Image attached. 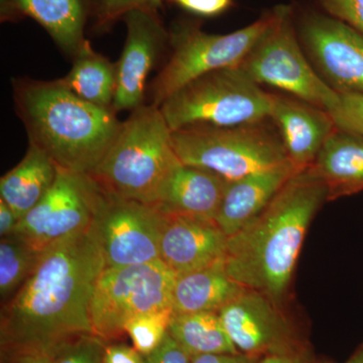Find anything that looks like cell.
<instances>
[{"label":"cell","mask_w":363,"mask_h":363,"mask_svg":"<svg viewBox=\"0 0 363 363\" xmlns=\"http://www.w3.org/2000/svg\"><path fill=\"white\" fill-rule=\"evenodd\" d=\"M105 260L94 224L45 248L20 290L1 304L0 350L51 353L93 334L90 302Z\"/></svg>","instance_id":"1"},{"label":"cell","mask_w":363,"mask_h":363,"mask_svg":"<svg viewBox=\"0 0 363 363\" xmlns=\"http://www.w3.org/2000/svg\"><path fill=\"white\" fill-rule=\"evenodd\" d=\"M329 188L309 169L290 179L247 225L228 238L227 274L281 306L290 288L306 233Z\"/></svg>","instance_id":"2"},{"label":"cell","mask_w":363,"mask_h":363,"mask_svg":"<svg viewBox=\"0 0 363 363\" xmlns=\"http://www.w3.org/2000/svg\"><path fill=\"white\" fill-rule=\"evenodd\" d=\"M13 99L28 143L74 173L96 168L123 123L112 109L85 101L60 80H14Z\"/></svg>","instance_id":"3"},{"label":"cell","mask_w":363,"mask_h":363,"mask_svg":"<svg viewBox=\"0 0 363 363\" xmlns=\"http://www.w3.org/2000/svg\"><path fill=\"white\" fill-rule=\"evenodd\" d=\"M180 162L161 109L143 104L121 123L104 159L89 176L106 194L154 206Z\"/></svg>","instance_id":"4"},{"label":"cell","mask_w":363,"mask_h":363,"mask_svg":"<svg viewBox=\"0 0 363 363\" xmlns=\"http://www.w3.org/2000/svg\"><path fill=\"white\" fill-rule=\"evenodd\" d=\"M182 164L209 169L227 181L291 162L271 119L233 126L192 125L172 131Z\"/></svg>","instance_id":"5"},{"label":"cell","mask_w":363,"mask_h":363,"mask_svg":"<svg viewBox=\"0 0 363 363\" xmlns=\"http://www.w3.org/2000/svg\"><path fill=\"white\" fill-rule=\"evenodd\" d=\"M279 6L252 23L225 35L209 33L198 21L181 20L169 30L172 55L152 84V104L160 107L191 81L209 72L240 66L278 18Z\"/></svg>","instance_id":"6"},{"label":"cell","mask_w":363,"mask_h":363,"mask_svg":"<svg viewBox=\"0 0 363 363\" xmlns=\"http://www.w3.org/2000/svg\"><path fill=\"white\" fill-rule=\"evenodd\" d=\"M271 93L240 66L191 81L160 106L171 130L192 125L233 126L269 118Z\"/></svg>","instance_id":"7"},{"label":"cell","mask_w":363,"mask_h":363,"mask_svg":"<svg viewBox=\"0 0 363 363\" xmlns=\"http://www.w3.org/2000/svg\"><path fill=\"white\" fill-rule=\"evenodd\" d=\"M176 278L162 259L135 266L105 267L91 297L93 334L111 343L125 334L124 326L133 318L173 308Z\"/></svg>","instance_id":"8"},{"label":"cell","mask_w":363,"mask_h":363,"mask_svg":"<svg viewBox=\"0 0 363 363\" xmlns=\"http://www.w3.org/2000/svg\"><path fill=\"white\" fill-rule=\"evenodd\" d=\"M240 67L257 84L285 91L326 111L338 98V92L320 77L305 54L291 6H279L278 18L253 45Z\"/></svg>","instance_id":"9"},{"label":"cell","mask_w":363,"mask_h":363,"mask_svg":"<svg viewBox=\"0 0 363 363\" xmlns=\"http://www.w3.org/2000/svg\"><path fill=\"white\" fill-rule=\"evenodd\" d=\"M167 218V215L150 205L102 191L93 224L105 267L135 266L161 259Z\"/></svg>","instance_id":"10"},{"label":"cell","mask_w":363,"mask_h":363,"mask_svg":"<svg viewBox=\"0 0 363 363\" xmlns=\"http://www.w3.org/2000/svg\"><path fill=\"white\" fill-rule=\"evenodd\" d=\"M101 196V189L89 175L58 168L52 187L13 233L45 250L91 226Z\"/></svg>","instance_id":"11"},{"label":"cell","mask_w":363,"mask_h":363,"mask_svg":"<svg viewBox=\"0 0 363 363\" xmlns=\"http://www.w3.org/2000/svg\"><path fill=\"white\" fill-rule=\"evenodd\" d=\"M312 66L338 93L363 94V35L325 13L307 11L296 21Z\"/></svg>","instance_id":"12"},{"label":"cell","mask_w":363,"mask_h":363,"mask_svg":"<svg viewBox=\"0 0 363 363\" xmlns=\"http://www.w3.org/2000/svg\"><path fill=\"white\" fill-rule=\"evenodd\" d=\"M235 347L252 357L310 350L281 306L257 291L245 289L218 311Z\"/></svg>","instance_id":"13"},{"label":"cell","mask_w":363,"mask_h":363,"mask_svg":"<svg viewBox=\"0 0 363 363\" xmlns=\"http://www.w3.org/2000/svg\"><path fill=\"white\" fill-rule=\"evenodd\" d=\"M126 39L116 64V90L112 111H135L143 105L147 76L169 42L159 11L136 9L123 18Z\"/></svg>","instance_id":"14"},{"label":"cell","mask_w":363,"mask_h":363,"mask_svg":"<svg viewBox=\"0 0 363 363\" xmlns=\"http://www.w3.org/2000/svg\"><path fill=\"white\" fill-rule=\"evenodd\" d=\"M167 216L161 259L176 276L225 259L228 238L214 219L188 215Z\"/></svg>","instance_id":"15"},{"label":"cell","mask_w":363,"mask_h":363,"mask_svg":"<svg viewBox=\"0 0 363 363\" xmlns=\"http://www.w3.org/2000/svg\"><path fill=\"white\" fill-rule=\"evenodd\" d=\"M269 118L281 135L289 160L301 171L312 166L336 128L325 109L294 96L272 94Z\"/></svg>","instance_id":"16"},{"label":"cell","mask_w":363,"mask_h":363,"mask_svg":"<svg viewBox=\"0 0 363 363\" xmlns=\"http://www.w3.org/2000/svg\"><path fill=\"white\" fill-rule=\"evenodd\" d=\"M99 0H0L1 23L32 18L57 45L75 57L85 43V26Z\"/></svg>","instance_id":"17"},{"label":"cell","mask_w":363,"mask_h":363,"mask_svg":"<svg viewBox=\"0 0 363 363\" xmlns=\"http://www.w3.org/2000/svg\"><path fill=\"white\" fill-rule=\"evenodd\" d=\"M304 171V169H303ZM301 172L292 162L228 181L214 220L227 238L247 225L269 205L284 185Z\"/></svg>","instance_id":"18"},{"label":"cell","mask_w":363,"mask_h":363,"mask_svg":"<svg viewBox=\"0 0 363 363\" xmlns=\"http://www.w3.org/2000/svg\"><path fill=\"white\" fill-rule=\"evenodd\" d=\"M227 183L228 181L214 172L180 162L152 207L169 216L188 215L214 219Z\"/></svg>","instance_id":"19"},{"label":"cell","mask_w":363,"mask_h":363,"mask_svg":"<svg viewBox=\"0 0 363 363\" xmlns=\"http://www.w3.org/2000/svg\"><path fill=\"white\" fill-rule=\"evenodd\" d=\"M329 188V200L363 190V138L336 128L308 168Z\"/></svg>","instance_id":"20"},{"label":"cell","mask_w":363,"mask_h":363,"mask_svg":"<svg viewBox=\"0 0 363 363\" xmlns=\"http://www.w3.org/2000/svg\"><path fill=\"white\" fill-rule=\"evenodd\" d=\"M245 288L229 277L224 260L177 276L172 297L175 314L218 312Z\"/></svg>","instance_id":"21"},{"label":"cell","mask_w":363,"mask_h":363,"mask_svg":"<svg viewBox=\"0 0 363 363\" xmlns=\"http://www.w3.org/2000/svg\"><path fill=\"white\" fill-rule=\"evenodd\" d=\"M58 173L51 157L28 143L25 157L0 180V199L23 218L47 194Z\"/></svg>","instance_id":"22"},{"label":"cell","mask_w":363,"mask_h":363,"mask_svg":"<svg viewBox=\"0 0 363 363\" xmlns=\"http://www.w3.org/2000/svg\"><path fill=\"white\" fill-rule=\"evenodd\" d=\"M59 80L85 101L112 109L116 90V65L95 52L87 40L74 57L70 72Z\"/></svg>","instance_id":"23"},{"label":"cell","mask_w":363,"mask_h":363,"mask_svg":"<svg viewBox=\"0 0 363 363\" xmlns=\"http://www.w3.org/2000/svg\"><path fill=\"white\" fill-rule=\"evenodd\" d=\"M169 333L192 358L240 352L227 334L218 312L174 313Z\"/></svg>","instance_id":"24"},{"label":"cell","mask_w":363,"mask_h":363,"mask_svg":"<svg viewBox=\"0 0 363 363\" xmlns=\"http://www.w3.org/2000/svg\"><path fill=\"white\" fill-rule=\"evenodd\" d=\"M45 250L28 242L18 234L0 240V298L7 302L20 290L40 262Z\"/></svg>","instance_id":"25"},{"label":"cell","mask_w":363,"mask_h":363,"mask_svg":"<svg viewBox=\"0 0 363 363\" xmlns=\"http://www.w3.org/2000/svg\"><path fill=\"white\" fill-rule=\"evenodd\" d=\"M173 315V308L138 315L125 324L124 332L130 336L133 347L145 357L154 352L164 341Z\"/></svg>","instance_id":"26"},{"label":"cell","mask_w":363,"mask_h":363,"mask_svg":"<svg viewBox=\"0 0 363 363\" xmlns=\"http://www.w3.org/2000/svg\"><path fill=\"white\" fill-rule=\"evenodd\" d=\"M106 344L94 334H83L52 351V363H104Z\"/></svg>","instance_id":"27"},{"label":"cell","mask_w":363,"mask_h":363,"mask_svg":"<svg viewBox=\"0 0 363 363\" xmlns=\"http://www.w3.org/2000/svg\"><path fill=\"white\" fill-rule=\"evenodd\" d=\"M327 112L339 130L363 138V94L338 93L337 100Z\"/></svg>","instance_id":"28"},{"label":"cell","mask_w":363,"mask_h":363,"mask_svg":"<svg viewBox=\"0 0 363 363\" xmlns=\"http://www.w3.org/2000/svg\"><path fill=\"white\" fill-rule=\"evenodd\" d=\"M164 0H99L96 13L98 30H109L114 23L123 20L124 16L136 9H150L159 11Z\"/></svg>","instance_id":"29"},{"label":"cell","mask_w":363,"mask_h":363,"mask_svg":"<svg viewBox=\"0 0 363 363\" xmlns=\"http://www.w3.org/2000/svg\"><path fill=\"white\" fill-rule=\"evenodd\" d=\"M324 13L363 35V0H317Z\"/></svg>","instance_id":"30"},{"label":"cell","mask_w":363,"mask_h":363,"mask_svg":"<svg viewBox=\"0 0 363 363\" xmlns=\"http://www.w3.org/2000/svg\"><path fill=\"white\" fill-rule=\"evenodd\" d=\"M188 13L202 18H215L234 6L233 0H164Z\"/></svg>","instance_id":"31"},{"label":"cell","mask_w":363,"mask_h":363,"mask_svg":"<svg viewBox=\"0 0 363 363\" xmlns=\"http://www.w3.org/2000/svg\"><path fill=\"white\" fill-rule=\"evenodd\" d=\"M143 357L145 363H191L192 357L181 347L180 344L167 334L161 345L154 352Z\"/></svg>","instance_id":"32"},{"label":"cell","mask_w":363,"mask_h":363,"mask_svg":"<svg viewBox=\"0 0 363 363\" xmlns=\"http://www.w3.org/2000/svg\"><path fill=\"white\" fill-rule=\"evenodd\" d=\"M104 363H145L143 355L124 343H107L105 346Z\"/></svg>","instance_id":"33"},{"label":"cell","mask_w":363,"mask_h":363,"mask_svg":"<svg viewBox=\"0 0 363 363\" xmlns=\"http://www.w3.org/2000/svg\"><path fill=\"white\" fill-rule=\"evenodd\" d=\"M1 363H52V354L42 350L4 351Z\"/></svg>","instance_id":"34"},{"label":"cell","mask_w":363,"mask_h":363,"mask_svg":"<svg viewBox=\"0 0 363 363\" xmlns=\"http://www.w3.org/2000/svg\"><path fill=\"white\" fill-rule=\"evenodd\" d=\"M260 357L245 353H224V354H205L192 358L191 363H259Z\"/></svg>","instance_id":"35"},{"label":"cell","mask_w":363,"mask_h":363,"mask_svg":"<svg viewBox=\"0 0 363 363\" xmlns=\"http://www.w3.org/2000/svg\"><path fill=\"white\" fill-rule=\"evenodd\" d=\"M20 221V217L13 211V208L4 200L0 199V236L1 238L13 234Z\"/></svg>","instance_id":"36"},{"label":"cell","mask_w":363,"mask_h":363,"mask_svg":"<svg viewBox=\"0 0 363 363\" xmlns=\"http://www.w3.org/2000/svg\"><path fill=\"white\" fill-rule=\"evenodd\" d=\"M311 350L302 352L288 353V354H271L260 358L259 363H312Z\"/></svg>","instance_id":"37"},{"label":"cell","mask_w":363,"mask_h":363,"mask_svg":"<svg viewBox=\"0 0 363 363\" xmlns=\"http://www.w3.org/2000/svg\"><path fill=\"white\" fill-rule=\"evenodd\" d=\"M345 363H363V342L358 346Z\"/></svg>","instance_id":"38"},{"label":"cell","mask_w":363,"mask_h":363,"mask_svg":"<svg viewBox=\"0 0 363 363\" xmlns=\"http://www.w3.org/2000/svg\"><path fill=\"white\" fill-rule=\"evenodd\" d=\"M312 363H319V362H313Z\"/></svg>","instance_id":"39"}]
</instances>
